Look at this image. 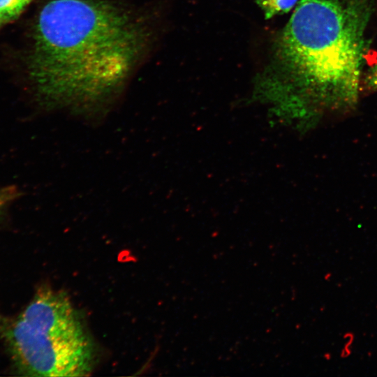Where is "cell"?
Here are the masks:
<instances>
[{"label":"cell","mask_w":377,"mask_h":377,"mask_svg":"<svg viewBox=\"0 0 377 377\" xmlns=\"http://www.w3.org/2000/svg\"><path fill=\"white\" fill-rule=\"evenodd\" d=\"M282 57L297 81L332 105L359 91L362 38L356 15L337 0H300L281 38Z\"/></svg>","instance_id":"cell-2"},{"label":"cell","mask_w":377,"mask_h":377,"mask_svg":"<svg viewBox=\"0 0 377 377\" xmlns=\"http://www.w3.org/2000/svg\"><path fill=\"white\" fill-rule=\"evenodd\" d=\"M298 0H257L267 19L290 11Z\"/></svg>","instance_id":"cell-5"},{"label":"cell","mask_w":377,"mask_h":377,"mask_svg":"<svg viewBox=\"0 0 377 377\" xmlns=\"http://www.w3.org/2000/svg\"><path fill=\"white\" fill-rule=\"evenodd\" d=\"M149 29L132 11L99 0H51L40 10L29 59L48 104L102 100L121 87L146 49Z\"/></svg>","instance_id":"cell-1"},{"label":"cell","mask_w":377,"mask_h":377,"mask_svg":"<svg viewBox=\"0 0 377 377\" xmlns=\"http://www.w3.org/2000/svg\"><path fill=\"white\" fill-rule=\"evenodd\" d=\"M2 22L1 20V18H0V23Z\"/></svg>","instance_id":"cell-8"},{"label":"cell","mask_w":377,"mask_h":377,"mask_svg":"<svg viewBox=\"0 0 377 377\" xmlns=\"http://www.w3.org/2000/svg\"><path fill=\"white\" fill-rule=\"evenodd\" d=\"M368 85L377 89V64L373 66L367 77Z\"/></svg>","instance_id":"cell-7"},{"label":"cell","mask_w":377,"mask_h":377,"mask_svg":"<svg viewBox=\"0 0 377 377\" xmlns=\"http://www.w3.org/2000/svg\"><path fill=\"white\" fill-rule=\"evenodd\" d=\"M32 0H0V18L2 22L16 19Z\"/></svg>","instance_id":"cell-4"},{"label":"cell","mask_w":377,"mask_h":377,"mask_svg":"<svg viewBox=\"0 0 377 377\" xmlns=\"http://www.w3.org/2000/svg\"><path fill=\"white\" fill-rule=\"evenodd\" d=\"M16 193L14 188L9 187L0 189V212L8 202L14 198Z\"/></svg>","instance_id":"cell-6"},{"label":"cell","mask_w":377,"mask_h":377,"mask_svg":"<svg viewBox=\"0 0 377 377\" xmlns=\"http://www.w3.org/2000/svg\"><path fill=\"white\" fill-rule=\"evenodd\" d=\"M4 332L16 363L29 375L77 377L92 371V341L63 293L41 290Z\"/></svg>","instance_id":"cell-3"}]
</instances>
